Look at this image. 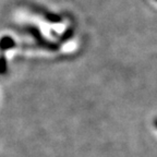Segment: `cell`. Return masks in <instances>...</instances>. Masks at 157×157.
I'll return each mask as SVG.
<instances>
[{"mask_svg": "<svg viewBox=\"0 0 157 157\" xmlns=\"http://www.w3.org/2000/svg\"><path fill=\"white\" fill-rule=\"evenodd\" d=\"M25 31L32 35L33 38L36 40L37 45H39L40 47H44V48L49 49V50L58 49V45L54 44V43H50V42H48L47 39H45L44 37L42 36V34H40V32H39V29H37L36 26H27V27H25Z\"/></svg>", "mask_w": 157, "mask_h": 157, "instance_id": "cell-1", "label": "cell"}, {"mask_svg": "<svg viewBox=\"0 0 157 157\" xmlns=\"http://www.w3.org/2000/svg\"><path fill=\"white\" fill-rule=\"evenodd\" d=\"M13 47H15V42L13 38L9 36H5L0 39V49L1 50H8V49H11Z\"/></svg>", "mask_w": 157, "mask_h": 157, "instance_id": "cell-2", "label": "cell"}, {"mask_svg": "<svg viewBox=\"0 0 157 157\" xmlns=\"http://www.w3.org/2000/svg\"><path fill=\"white\" fill-rule=\"evenodd\" d=\"M7 60H6L5 57H0V74H5L7 72Z\"/></svg>", "mask_w": 157, "mask_h": 157, "instance_id": "cell-3", "label": "cell"}, {"mask_svg": "<svg viewBox=\"0 0 157 157\" xmlns=\"http://www.w3.org/2000/svg\"><path fill=\"white\" fill-rule=\"evenodd\" d=\"M45 17H46L48 21H50V22H59V21L61 20L58 15L52 14V13H48V12H45Z\"/></svg>", "mask_w": 157, "mask_h": 157, "instance_id": "cell-4", "label": "cell"}, {"mask_svg": "<svg viewBox=\"0 0 157 157\" xmlns=\"http://www.w3.org/2000/svg\"><path fill=\"white\" fill-rule=\"evenodd\" d=\"M154 124H155V127L157 128V118H156V119H155V120H154Z\"/></svg>", "mask_w": 157, "mask_h": 157, "instance_id": "cell-5", "label": "cell"}]
</instances>
